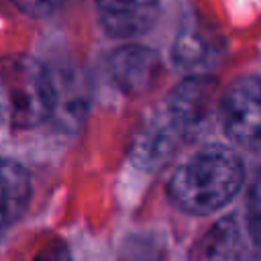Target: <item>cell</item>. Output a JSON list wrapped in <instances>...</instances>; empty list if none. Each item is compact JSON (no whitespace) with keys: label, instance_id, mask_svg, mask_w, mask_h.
<instances>
[{"label":"cell","instance_id":"obj_1","mask_svg":"<svg viewBox=\"0 0 261 261\" xmlns=\"http://www.w3.org/2000/svg\"><path fill=\"white\" fill-rule=\"evenodd\" d=\"M239 155L222 145H212L181 163L167 186L171 202L190 214H210L222 208L243 186Z\"/></svg>","mask_w":261,"mask_h":261},{"label":"cell","instance_id":"obj_2","mask_svg":"<svg viewBox=\"0 0 261 261\" xmlns=\"http://www.w3.org/2000/svg\"><path fill=\"white\" fill-rule=\"evenodd\" d=\"M55 112V86L47 67L27 55L0 59V118L14 128H33Z\"/></svg>","mask_w":261,"mask_h":261},{"label":"cell","instance_id":"obj_3","mask_svg":"<svg viewBox=\"0 0 261 261\" xmlns=\"http://www.w3.org/2000/svg\"><path fill=\"white\" fill-rule=\"evenodd\" d=\"M259 100L261 98H259L257 75H247V77L237 80L222 96L220 106H218V116L224 126V133L232 141L241 145H249V147L257 145L259 130H261Z\"/></svg>","mask_w":261,"mask_h":261},{"label":"cell","instance_id":"obj_4","mask_svg":"<svg viewBox=\"0 0 261 261\" xmlns=\"http://www.w3.org/2000/svg\"><path fill=\"white\" fill-rule=\"evenodd\" d=\"M212 98H214V82L206 73L184 80L173 90L167 104V118L173 124V128L179 135L196 133L210 116Z\"/></svg>","mask_w":261,"mask_h":261},{"label":"cell","instance_id":"obj_5","mask_svg":"<svg viewBox=\"0 0 261 261\" xmlns=\"http://www.w3.org/2000/svg\"><path fill=\"white\" fill-rule=\"evenodd\" d=\"M102 27L114 37H137L157 18L159 0H96Z\"/></svg>","mask_w":261,"mask_h":261},{"label":"cell","instance_id":"obj_6","mask_svg":"<svg viewBox=\"0 0 261 261\" xmlns=\"http://www.w3.org/2000/svg\"><path fill=\"white\" fill-rule=\"evenodd\" d=\"M108 69L120 90L126 94H141L153 86L159 73V59L147 47L126 45L110 57Z\"/></svg>","mask_w":261,"mask_h":261},{"label":"cell","instance_id":"obj_7","mask_svg":"<svg viewBox=\"0 0 261 261\" xmlns=\"http://www.w3.org/2000/svg\"><path fill=\"white\" fill-rule=\"evenodd\" d=\"M216 51H218V45L212 33L200 20L190 18L177 31L173 57L181 67L192 69L194 75H204L202 71L214 61Z\"/></svg>","mask_w":261,"mask_h":261},{"label":"cell","instance_id":"obj_8","mask_svg":"<svg viewBox=\"0 0 261 261\" xmlns=\"http://www.w3.org/2000/svg\"><path fill=\"white\" fill-rule=\"evenodd\" d=\"M200 261H247V239L234 216L218 220L198 245Z\"/></svg>","mask_w":261,"mask_h":261},{"label":"cell","instance_id":"obj_9","mask_svg":"<svg viewBox=\"0 0 261 261\" xmlns=\"http://www.w3.org/2000/svg\"><path fill=\"white\" fill-rule=\"evenodd\" d=\"M31 200V177L20 163L0 159V230L12 224Z\"/></svg>","mask_w":261,"mask_h":261},{"label":"cell","instance_id":"obj_10","mask_svg":"<svg viewBox=\"0 0 261 261\" xmlns=\"http://www.w3.org/2000/svg\"><path fill=\"white\" fill-rule=\"evenodd\" d=\"M63 0H14V4L29 16H47L61 6Z\"/></svg>","mask_w":261,"mask_h":261}]
</instances>
